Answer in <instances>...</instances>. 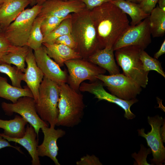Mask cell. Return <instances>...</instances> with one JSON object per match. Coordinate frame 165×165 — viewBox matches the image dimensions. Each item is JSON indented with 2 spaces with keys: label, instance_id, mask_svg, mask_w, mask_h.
Wrapping results in <instances>:
<instances>
[{
  "label": "cell",
  "instance_id": "7402d4cb",
  "mask_svg": "<svg viewBox=\"0 0 165 165\" xmlns=\"http://www.w3.org/2000/svg\"><path fill=\"white\" fill-rule=\"evenodd\" d=\"M24 96L34 98L32 93L27 86L24 88L16 87L9 84L6 78L0 75V97L9 100L14 103L19 98Z\"/></svg>",
  "mask_w": 165,
  "mask_h": 165
},
{
  "label": "cell",
  "instance_id": "f546056e",
  "mask_svg": "<svg viewBox=\"0 0 165 165\" xmlns=\"http://www.w3.org/2000/svg\"><path fill=\"white\" fill-rule=\"evenodd\" d=\"M66 17L62 18L54 16L45 17L41 23L40 27L43 37L46 36L53 31Z\"/></svg>",
  "mask_w": 165,
  "mask_h": 165
},
{
  "label": "cell",
  "instance_id": "ab89813d",
  "mask_svg": "<svg viewBox=\"0 0 165 165\" xmlns=\"http://www.w3.org/2000/svg\"><path fill=\"white\" fill-rule=\"evenodd\" d=\"M159 7L161 8L165 7V0H158Z\"/></svg>",
  "mask_w": 165,
  "mask_h": 165
},
{
  "label": "cell",
  "instance_id": "ffe728a7",
  "mask_svg": "<svg viewBox=\"0 0 165 165\" xmlns=\"http://www.w3.org/2000/svg\"><path fill=\"white\" fill-rule=\"evenodd\" d=\"M48 56L59 65L64 66L68 60L82 58L79 53L68 47L61 44H49L43 43Z\"/></svg>",
  "mask_w": 165,
  "mask_h": 165
},
{
  "label": "cell",
  "instance_id": "3957f363",
  "mask_svg": "<svg viewBox=\"0 0 165 165\" xmlns=\"http://www.w3.org/2000/svg\"><path fill=\"white\" fill-rule=\"evenodd\" d=\"M59 114L56 126L73 127L81 122L85 105L83 95L68 84L60 85Z\"/></svg>",
  "mask_w": 165,
  "mask_h": 165
},
{
  "label": "cell",
  "instance_id": "484cf974",
  "mask_svg": "<svg viewBox=\"0 0 165 165\" xmlns=\"http://www.w3.org/2000/svg\"><path fill=\"white\" fill-rule=\"evenodd\" d=\"M44 17L40 16L36 17L30 32L26 45L34 50L39 48L42 45L44 37L40 27Z\"/></svg>",
  "mask_w": 165,
  "mask_h": 165
},
{
  "label": "cell",
  "instance_id": "d6a6232c",
  "mask_svg": "<svg viewBox=\"0 0 165 165\" xmlns=\"http://www.w3.org/2000/svg\"><path fill=\"white\" fill-rule=\"evenodd\" d=\"M77 165H102L99 158L94 155L86 156L81 157L80 160L76 162Z\"/></svg>",
  "mask_w": 165,
  "mask_h": 165
},
{
  "label": "cell",
  "instance_id": "603a6c76",
  "mask_svg": "<svg viewBox=\"0 0 165 165\" xmlns=\"http://www.w3.org/2000/svg\"><path fill=\"white\" fill-rule=\"evenodd\" d=\"M126 14L130 17L131 26H135L148 17L149 14L145 13L139 4L126 0H114L112 2Z\"/></svg>",
  "mask_w": 165,
  "mask_h": 165
},
{
  "label": "cell",
  "instance_id": "5b68a950",
  "mask_svg": "<svg viewBox=\"0 0 165 165\" xmlns=\"http://www.w3.org/2000/svg\"><path fill=\"white\" fill-rule=\"evenodd\" d=\"M141 50L135 46H125L115 50V55L123 74L141 87L145 88L148 83L149 72L143 69L140 58Z\"/></svg>",
  "mask_w": 165,
  "mask_h": 165
},
{
  "label": "cell",
  "instance_id": "b9f144b4",
  "mask_svg": "<svg viewBox=\"0 0 165 165\" xmlns=\"http://www.w3.org/2000/svg\"><path fill=\"white\" fill-rule=\"evenodd\" d=\"M128 0L129 1H130L134 2L136 3L138 2V0Z\"/></svg>",
  "mask_w": 165,
  "mask_h": 165
},
{
  "label": "cell",
  "instance_id": "d4e9b609",
  "mask_svg": "<svg viewBox=\"0 0 165 165\" xmlns=\"http://www.w3.org/2000/svg\"><path fill=\"white\" fill-rule=\"evenodd\" d=\"M148 19L152 36H163L165 33V7L161 8L157 6L151 11Z\"/></svg>",
  "mask_w": 165,
  "mask_h": 165
},
{
  "label": "cell",
  "instance_id": "ee69618b",
  "mask_svg": "<svg viewBox=\"0 0 165 165\" xmlns=\"http://www.w3.org/2000/svg\"><path fill=\"white\" fill-rule=\"evenodd\" d=\"M5 0H0V5L2 4L4 2Z\"/></svg>",
  "mask_w": 165,
  "mask_h": 165
},
{
  "label": "cell",
  "instance_id": "f6af8a7d",
  "mask_svg": "<svg viewBox=\"0 0 165 165\" xmlns=\"http://www.w3.org/2000/svg\"><path fill=\"white\" fill-rule=\"evenodd\" d=\"M144 0H138V2H141L143 1Z\"/></svg>",
  "mask_w": 165,
  "mask_h": 165
},
{
  "label": "cell",
  "instance_id": "4316f807",
  "mask_svg": "<svg viewBox=\"0 0 165 165\" xmlns=\"http://www.w3.org/2000/svg\"><path fill=\"white\" fill-rule=\"evenodd\" d=\"M71 17V14L63 20L55 29L44 37L43 43L54 44L56 40L58 37L71 33L72 28Z\"/></svg>",
  "mask_w": 165,
  "mask_h": 165
},
{
  "label": "cell",
  "instance_id": "e0dca14e",
  "mask_svg": "<svg viewBox=\"0 0 165 165\" xmlns=\"http://www.w3.org/2000/svg\"><path fill=\"white\" fill-rule=\"evenodd\" d=\"M0 135L9 142L18 143L24 148L32 158V165H41L37 151L38 137L31 125H27L25 134L20 138L10 137L2 133L0 134Z\"/></svg>",
  "mask_w": 165,
  "mask_h": 165
},
{
  "label": "cell",
  "instance_id": "2e32d148",
  "mask_svg": "<svg viewBox=\"0 0 165 165\" xmlns=\"http://www.w3.org/2000/svg\"><path fill=\"white\" fill-rule=\"evenodd\" d=\"M25 62L27 67L24 72L23 81L26 82L31 90L36 103L38 98L39 87L44 75L37 64L33 50L30 48Z\"/></svg>",
  "mask_w": 165,
  "mask_h": 165
},
{
  "label": "cell",
  "instance_id": "7dc6e473",
  "mask_svg": "<svg viewBox=\"0 0 165 165\" xmlns=\"http://www.w3.org/2000/svg\"><path fill=\"white\" fill-rule=\"evenodd\" d=\"M63 0V1H67V0Z\"/></svg>",
  "mask_w": 165,
  "mask_h": 165
},
{
  "label": "cell",
  "instance_id": "8d00e7d4",
  "mask_svg": "<svg viewBox=\"0 0 165 165\" xmlns=\"http://www.w3.org/2000/svg\"><path fill=\"white\" fill-rule=\"evenodd\" d=\"M8 147L14 148L20 152L23 153V152L20 150V147L12 145L9 143V141L3 138V137L0 135V149L3 148Z\"/></svg>",
  "mask_w": 165,
  "mask_h": 165
},
{
  "label": "cell",
  "instance_id": "6da1fadb",
  "mask_svg": "<svg viewBox=\"0 0 165 165\" xmlns=\"http://www.w3.org/2000/svg\"><path fill=\"white\" fill-rule=\"evenodd\" d=\"M90 13L103 48H112L130 27L127 14L112 2L105 3Z\"/></svg>",
  "mask_w": 165,
  "mask_h": 165
},
{
  "label": "cell",
  "instance_id": "d6986e66",
  "mask_svg": "<svg viewBox=\"0 0 165 165\" xmlns=\"http://www.w3.org/2000/svg\"><path fill=\"white\" fill-rule=\"evenodd\" d=\"M113 48H105L96 51L87 59L89 61L107 70L110 75L120 73L114 59Z\"/></svg>",
  "mask_w": 165,
  "mask_h": 165
},
{
  "label": "cell",
  "instance_id": "ac0fdd59",
  "mask_svg": "<svg viewBox=\"0 0 165 165\" xmlns=\"http://www.w3.org/2000/svg\"><path fill=\"white\" fill-rule=\"evenodd\" d=\"M31 2L28 0H5L0 8V26L4 30Z\"/></svg>",
  "mask_w": 165,
  "mask_h": 165
},
{
  "label": "cell",
  "instance_id": "30bf717a",
  "mask_svg": "<svg viewBox=\"0 0 165 165\" xmlns=\"http://www.w3.org/2000/svg\"><path fill=\"white\" fill-rule=\"evenodd\" d=\"M96 78L103 82L111 94L124 100L136 98L142 91V87L123 73L100 74Z\"/></svg>",
  "mask_w": 165,
  "mask_h": 165
},
{
  "label": "cell",
  "instance_id": "f35d334b",
  "mask_svg": "<svg viewBox=\"0 0 165 165\" xmlns=\"http://www.w3.org/2000/svg\"><path fill=\"white\" fill-rule=\"evenodd\" d=\"M162 125V126H161L160 127V131L162 139L163 140V142H165V122L163 123Z\"/></svg>",
  "mask_w": 165,
  "mask_h": 165
},
{
  "label": "cell",
  "instance_id": "52a82bcc",
  "mask_svg": "<svg viewBox=\"0 0 165 165\" xmlns=\"http://www.w3.org/2000/svg\"><path fill=\"white\" fill-rule=\"evenodd\" d=\"M64 64L69 73L67 83L77 91H79V86L83 81L94 82L98 80L96 76L106 72L105 70L83 58L71 59L66 61Z\"/></svg>",
  "mask_w": 165,
  "mask_h": 165
},
{
  "label": "cell",
  "instance_id": "7bdbcfd3",
  "mask_svg": "<svg viewBox=\"0 0 165 165\" xmlns=\"http://www.w3.org/2000/svg\"><path fill=\"white\" fill-rule=\"evenodd\" d=\"M29 1H30L31 2V3H34L35 2H36V0H28Z\"/></svg>",
  "mask_w": 165,
  "mask_h": 165
},
{
  "label": "cell",
  "instance_id": "74e56055",
  "mask_svg": "<svg viewBox=\"0 0 165 165\" xmlns=\"http://www.w3.org/2000/svg\"><path fill=\"white\" fill-rule=\"evenodd\" d=\"M165 53V40H164L159 50L154 55V58L158 59L162 55Z\"/></svg>",
  "mask_w": 165,
  "mask_h": 165
},
{
  "label": "cell",
  "instance_id": "277c9868",
  "mask_svg": "<svg viewBox=\"0 0 165 165\" xmlns=\"http://www.w3.org/2000/svg\"><path fill=\"white\" fill-rule=\"evenodd\" d=\"M60 92L59 85L44 77L39 87L35 107L41 119L51 127H55L57 123Z\"/></svg>",
  "mask_w": 165,
  "mask_h": 165
},
{
  "label": "cell",
  "instance_id": "9a60e30c",
  "mask_svg": "<svg viewBox=\"0 0 165 165\" xmlns=\"http://www.w3.org/2000/svg\"><path fill=\"white\" fill-rule=\"evenodd\" d=\"M41 129L44 134V139L42 144L37 146L39 157L47 156L56 165H60L57 158L59 150L57 141L65 134V131L61 129H56L55 127H44Z\"/></svg>",
  "mask_w": 165,
  "mask_h": 165
},
{
  "label": "cell",
  "instance_id": "4dcf8cb0",
  "mask_svg": "<svg viewBox=\"0 0 165 165\" xmlns=\"http://www.w3.org/2000/svg\"><path fill=\"white\" fill-rule=\"evenodd\" d=\"M141 149L138 153L134 152L131 155L132 157L135 160L134 165H151V164H150L147 161L148 155L152 152L150 148H146L142 144L141 145Z\"/></svg>",
  "mask_w": 165,
  "mask_h": 165
},
{
  "label": "cell",
  "instance_id": "836d02e7",
  "mask_svg": "<svg viewBox=\"0 0 165 165\" xmlns=\"http://www.w3.org/2000/svg\"><path fill=\"white\" fill-rule=\"evenodd\" d=\"M158 0H144L139 4L142 9L146 13L150 14L155 7Z\"/></svg>",
  "mask_w": 165,
  "mask_h": 165
},
{
  "label": "cell",
  "instance_id": "d590c367",
  "mask_svg": "<svg viewBox=\"0 0 165 165\" xmlns=\"http://www.w3.org/2000/svg\"><path fill=\"white\" fill-rule=\"evenodd\" d=\"M85 5L86 8L91 10L94 8L107 2H112L114 0H80Z\"/></svg>",
  "mask_w": 165,
  "mask_h": 165
},
{
  "label": "cell",
  "instance_id": "60d3db41",
  "mask_svg": "<svg viewBox=\"0 0 165 165\" xmlns=\"http://www.w3.org/2000/svg\"><path fill=\"white\" fill-rule=\"evenodd\" d=\"M47 0H36V3L40 5H42Z\"/></svg>",
  "mask_w": 165,
  "mask_h": 165
},
{
  "label": "cell",
  "instance_id": "4fadbf2b",
  "mask_svg": "<svg viewBox=\"0 0 165 165\" xmlns=\"http://www.w3.org/2000/svg\"><path fill=\"white\" fill-rule=\"evenodd\" d=\"M34 53L37 64L44 76L59 85L67 83L68 75L66 69L62 70L48 56L44 46L42 45L34 50Z\"/></svg>",
  "mask_w": 165,
  "mask_h": 165
},
{
  "label": "cell",
  "instance_id": "7c38bea8",
  "mask_svg": "<svg viewBox=\"0 0 165 165\" xmlns=\"http://www.w3.org/2000/svg\"><path fill=\"white\" fill-rule=\"evenodd\" d=\"M104 86L103 82L98 79L92 82H82L79 86V90L88 92L94 95L99 101L104 100L119 106L124 111V117L127 120L134 118L135 115L131 112L130 108L138 100L136 98L128 100L120 99L108 92Z\"/></svg>",
  "mask_w": 165,
  "mask_h": 165
},
{
  "label": "cell",
  "instance_id": "f1b7e54d",
  "mask_svg": "<svg viewBox=\"0 0 165 165\" xmlns=\"http://www.w3.org/2000/svg\"><path fill=\"white\" fill-rule=\"evenodd\" d=\"M140 58L142 63L143 68L146 72L155 71L165 78V73L161 66V64L158 59L149 55L144 50H141Z\"/></svg>",
  "mask_w": 165,
  "mask_h": 165
},
{
  "label": "cell",
  "instance_id": "8992f818",
  "mask_svg": "<svg viewBox=\"0 0 165 165\" xmlns=\"http://www.w3.org/2000/svg\"><path fill=\"white\" fill-rule=\"evenodd\" d=\"M42 5L38 4L24 9L6 29L3 34L11 44L26 45L34 21L40 13Z\"/></svg>",
  "mask_w": 165,
  "mask_h": 165
},
{
  "label": "cell",
  "instance_id": "83f0119b",
  "mask_svg": "<svg viewBox=\"0 0 165 165\" xmlns=\"http://www.w3.org/2000/svg\"><path fill=\"white\" fill-rule=\"evenodd\" d=\"M0 72L5 74L9 76L13 86L18 88H22L21 82L23 81L24 73L16 67L12 66L9 64L2 63L0 64Z\"/></svg>",
  "mask_w": 165,
  "mask_h": 165
},
{
  "label": "cell",
  "instance_id": "9c48e42d",
  "mask_svg": "<svg viewBox=\"0 0 165 165\" xmlns=\"http://www.w3.org/2000/svg\"><path fill=\"white\" fill-rule=\"evenodd\" d=\"M35 103L33 98L24 96L19 98L15 103L2 102L1 107L7 115L12 116L13 113L20 115L33 126L38 137L40 129L44 127H49V125L42 120L38 115Z\"/></svg>",
  "mask_w": 165,
  "mask_h": 165
},
{
  "label": "cell",
  "instance_id": "5bb4252c",
  "mask_svg": "<svg viewBox=\"0 0 165 165\" xmlns=\"http://www.w3.org/2000/svg\"><path fill=\"white\" fill-rule=\"evenodd\" d=\"M42 6L38 16L44 17L54 16L64 18L71 14L79 13L86 8L80 0H47Z\"/></svg>",
  "mask_w": 165,
  "mask_h": 165
},
{
  "label": "cell",
  "instance_id": "e575fe53",
  "mask_svg": "<svg viewBox=\"0 0 165 165\" xmlns=\"http://www.w3.org/2000/svg\"><path fill=\"white\" fill-rule=\"evenodd\" d=\"M11 45L4 34H0V60L8 52Z\"/></svg>",
  "mask_w": 165,
  "mask_h": 165
},
{
  "label": "cell",
  "instance_id": "44dd1931",
  "mask_svg": "<svg viewBox=\"0 0 165 165\" xmlns=\"http://www.w3.org/2000/svg\"><path fill=\"white\" fill-rule=\"evenodd\" d=\"M29 49L27 45L19 46L12 45L8 52L0 59L1 64H13L24 73L25 69L26 58Z\"/></svg>",
  "mask_w": 165,
  "mask_h": 165
},
{
  "label": "cell",
  "instance_id": "cb8c5ba5",
  "mask_svg": "<svg viewBox=\"0 0 165 165\" xmlns=\"http://www.w3.org/2000/svg\"><path fill=\"white\" fill-rule=\"evenodd\" d=\"M28 123L22 117L16 115L12 119H0V128L4 130L2 133L6 136L13 138H20L25 134V126Z\"/></svg>",
  "mask_w": 165,
  "mask_h": 165
},
{
  "label": "cell",
  "instance_id": "ba28073f",
  "mask_svg": "<svg viewBox=\"0 0 165 165\" xmlns=\"http://www.w3.org/2000/svg\"><path fill=\"white\" fill-rule=\"evenodd\" d=\"M148 121L151 130L146 134L144 128L138 129V135L145 139L151 150L153 156V158L150 159L151 165H163L165 162V148L160 129L165 122V119L162 117L156 115L153 117L148 116Z\"/></svg>",
  "mask_w": 165,
  "mask_h": 165
},
{
  "label": "cell",
  "instance_id": "1f68e13d",
  "mask_svg": "<svg viewBox=\"0 0 165 165\" xmlns=\"http://www.w3.org/2000/svg\"><path fill=\"white\" fill-rule=\"evenodd\" d=\"M54 43L65 45L77 52V45L71 33L58 37Z\"/></svg>",
  "mask_w": 165,
  "mask_h": 165
},
{
  "label": "cell",
  "instance_id": "8fae6325",
  "mask_svg": "<svg viewBox=\"0 0 165 165\" xmlns=\"http://www.w3.org/2000/svg\"><path fill=\"white\" fill-rule=\"evenodd\" d=\"M151 35L148 17L135 26L130 25L114 45L113 50L131 46L144 50L151 42Z\"/></svg>",
  "mask_w": 165,
  "mask_h": 165
},
{
  "label": "cell",
  "instance_id": "7a4b0ae2",
  "mask_svg": "<svg viewBox=\"0 0 165 165\" xmlns=\"http://www.w3.org/2000/svg\"><path fill=\"white\" fill-rule=\"evenodd\" d=\"M86 8L77 13H72L71 34L77 45V52L82 58L87 59L97 51L103 49Z\"/></svg>",
  "mask_w": 165,
  "mask_h": 165
},
{
  "label": "cell",
  "instance_id": "bcb514c9",
  "mask_svg": "<svg viewBox=\"0 0 165 165\" xmlns=\"http://www.w3.org/2000/svg\"><path fill=\"white\" fill-rule=\"evenodd\" d=\"M2 4L0 5V8L1 7V6H2ZM1 29V27H0V30Z\"/></svg>",
  "mask_w": 165,
  "mask_h": 165
}]
</instances>
